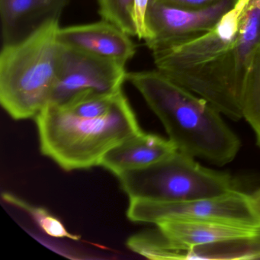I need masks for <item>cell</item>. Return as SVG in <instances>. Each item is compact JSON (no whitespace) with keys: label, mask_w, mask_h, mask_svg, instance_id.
I'll list each match as a JSON object with an SVG mask.
<instances>
[{"label":"cell","mask_w":260,"mask_h":260,"mask_svg":"<svg viewBox=\"0 0 260 260\" xmlns=\"http://www.w3.org/2000/svg\"><path fill=\"white\" fill-rule=\"evenodd\" d=\"M164 124L177 150L222 167L240 151V139L209 102L156 71L127 73Z\"/></svg>","instance_id":"1"},{"label":"cell","mask_w":260,"mask_h":260,"mask_svg":"<svg viewBox=\"0 0 260 260\" xmlns=\"http://www.w3.org/2000/svg\"><path fill=\"white\" fill-rule=\"evenodd\" d=\"M36 121L41 151L67 171L100 166L109 150L141 131L122 89L103 115H77L47 106Z\"/></svg>","instance_id":"2"},{"label":"cell","mask_w":260,"mask_h":260,"mask_svg":"<svg viewBox=\"0 0 260 260\" xmlns=\"http://www.w3.org/2000/svg\"><path fill=\"white\" fill-rule=\"evenodd\" d=\"M59 21L48 22L22 42L3 46L0 103L15 120L36 119L48 105L58 66Z\"/></svg>","instance_id":"3"},{"label":"cell","mask_w":260,"mask_h":260,"mask_svg":"<svg viewBox=\"0 0 260 260\" xmlns=\"http://www.w3.org/2000/svg\"><path fill=\"white\" fill-rule=\"evenodd\" d=\"M260 49V0H249L232 46L208 63L170 76L175 83L209 102L234 121L243 118V91ZM166 76V75H165Z\"/></svg>","instance_id":"4"},{"label":"cell","mask_w":260,"mask_h":260,"mask_svg":"<svg viewBox=\"0 0 260 260\" xmlns=\"http://www.w3.org/2000/svg\"><path fill=\"white\" fill-rule=\"evenodd\" d=\"M117 177L130 199L179 202L217 197L239 190L234 176L203 167L193 156L179 150L164 160L124 172Z\"/></svg>","instance_id":"5"},{"label":"cell","mask_w":260,"mask_h":260,"mask_svg":"<svg viewBox=\"0 0 260 260\" xmlns=\"http://www.w3.org/2000/svg\"><path fill=\"white\" fill-rule=\"evenodd\" d=\"M60 45L57 76L47 106H64L122 89L125 65Z\"/></svg>","instance_id":"6"},{"label":"cell","mask_w":260,"mask_h":260,"mask_svg":"<svg viewBox=\"0 0 260 260\" xmlns=\"http://www.w3.org/2000/svg\"><path fill=\"white\" fill-rule=\"evenodd\" d=\"M127 214L132 221L154 224L165 219H210L260 228V213L252 194L240 190L179 202L130 199Z\"/></svg>","instance_id":"7"},{"label":"cell","mask_w":260,"mask_h":260,"mask_svg":"<svg viewBox=\"0 0 260 260\" xmlns=\"http://www.w3.org/2000/svg\"><path fill=\"white\" fill-rule=\"evenodd\" d=\"M237 2L221 0L208 8L188 10L150 0L144 41L153 51L194 40L214 29Z\"/></svg>","instance_id":"8"},{"label":"cell","mask_w":260,"mask_h":260,"mask_svg":"<svg viewBox=\"0 0 260 260\" xmlns=\"http://www.w3.org/2000/svg\"><path fill=\"white\" fill-rule=\"evenodd\" d=\"M57 40L63 46L124 65L136 53L131 36L105 20L60 28Z\"/></svg>","instance_id":"9"},{"label":"cell","mask_w":260,"mask_h":260,"mask_svg":"<svg viewBox=\"0 0 260 260\" xmlns=\"http://www.w3.org/2000/svg\"><path fill=\"white\" fill-rule=\"evenodd\" d=\"M156 225L172 246L179 250L260 236V228L210 219H165Z\"/></svg>","instance_id":"10"},{"label":"cell","mask_w":260,"mask_h":260,"mask_svg":"<svg viewBox=\"0 0 260 260\" xmlns=\"http://www.w3.org/2000/svg\"><path fill=\"white\" fill-rule=\"evenodd\" d=\"M71 0H0L3 46L19 43L60 19Z\"/></svg>","instance_id":"11"},{"label":"cell","mask_w":260,"mask_h":260,"mask_svg":"<svg viewBox=\"0 0 260 260\" xmlns=\"http://www.w3.org/2000/svg\"><path fill=\"white\" fill-rule=\"evenodd\" d=\"M178 151L170 139L141 132L121 141L109 150L100 166L115 176L164 160Z\"/></svg>","instance_id":"12"},{"label":"cell","mask_w":260,"mask_h":260,"mask_svg":"<svg viewBox=\"0 0 260 260\" xmlns=\"http://www.w3.org/2000/svg\"><path fill=\"white\" fill-rule=\"evenodd\" d=\"M260 236L197 246L185 251V259H257Z\"/></svg>","instance_id":"13"},{"label":"cell","mask_w":260,"mask_h":260,"mask_svg":"<svg viewBox=\"0 0 260 260\" xmlns=\"http://www.w3.org/2000/svg\"><path fill=\"white\" fill-rule=\"evenodd\" d=\"M127 245L134 252L150 259H185L186 250L173 247L158 228L132 236Z\"/></svg>","instance_id":"14"},{"label":"cell","mask_w":260,"mask_h":260,"mask_svg":"<svg viewBox=\"0 0 260 260\" xmlns=\"http://www.w3.org/2000/svg\"><path fill=\"white\" fill-rule=\"evenodd\" d=\"M242 108L243 118L253 130L257 144L260 147V49L248 74Z\"/></svg>","instance_id":"15"},{"label":"cell","mask_w":260,"mask_h":260,"mask_svg":"<svg viewBox=\"0 0 260 260\" xmlns=\"http://www.w3.org/2000/svg\"><path fill=\"white\" fill-rule=\"evenodd\" d=\"M3 198L6 202L21 208L29 214L39 225V228L48 236L57 238H68L76 240L80 239L79 236L70 233L61 220L51 214L45 208L30 205L28 202L10 193H4Z\"/></svg>","instance_id":"16"},{"label":"cell","mask_w":260,"mask_h":260,"mask_svg":"<svg viewBox=\"0 0 260 260\" xmlns=\"http://www.w3.org/2000/svg\"><path fill=\"white\" fill-rule=\"evenodd\" d=\"M103 20L118 27L130 36L138 37L135 0H97Z\"/></svg>","instance_id":"17"},{"label":"cell","mask_w":260,"mask_h":260,"mask_svg":"<svg viewBox=\"0 0 260 260\" xmlns=\"http://www.w3.org/2000/svg\"><path fill=\"white\" fill-rule=\"evenodd\" d=\"M155 2L161 3L166 5L178 7V8L188 9V10H202L208 8L221 0H150Z\"/></svg>","instance_id":"18"},{"label":"cell","mask_w":260,"mask_h":260,"mask_svg":"<svg viewBox=\"0 0 260 260\" xmlns=\"http://www.w3.org/2000/svg\"><path fill=\"white\" fill-rule=\"evenodd\" d=\"M150 0H135V20L138 38L144 40L146 36L145 16Z\"/></svg>","instance_id":"19"},{"label":"cell","mask_w":260,"mask_h":260,"mask_svg":"<svg viewBox=\"0 0 260 260\" xmlns=\"http://www.w3.org/2000/svg\"><path fill=\"white\" fill-rule=\"evenodd\" d=\"M252 199L255 201V205H256L257 208L260 210V188L255 191L253 194H252Z\"/></svg>","instance_id":"20"},{"label":"cell","mask_w":260,"mask_h":260,"mask_svg":"<svg viewBox=\"0 0 260 260\" xmlns=\"http://www.w3.org/2000/svg\"><path fill=\"white\" fill-rule=\"evenodd\" d=\"M258 211H259V213H260V210H258Z\"/></svg>","instance_id":"21"}]
</instances>
